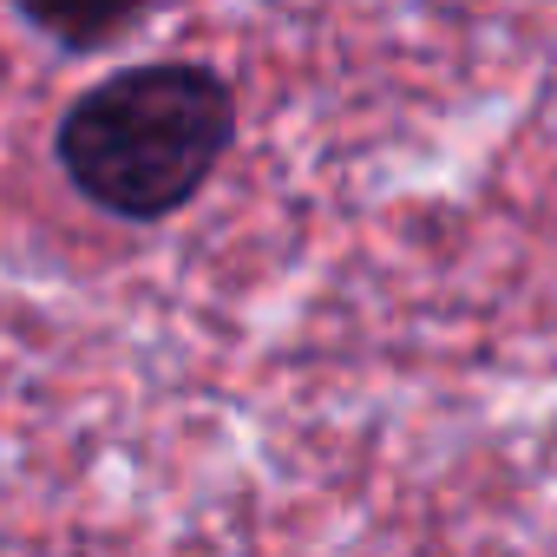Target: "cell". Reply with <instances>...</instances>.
Listing matches in <instances>:
<instances>
[{"instance_id":"7a4b0ae2","label":"cell","mask_w":557,"mask_h":557,"mask_svg":"<svg viewBox=\"0 0 557 557\" xmlns=\"http://www.w3.org/2000/svg\"><path fill=\"white\" fill-rule=\"evenodd\" d=\"M14 8L47 34V40H60L66 53H92V47H106L145 0H14Z\"/></svg>"},{"instance_id":"6da1fadb","label":"cell","mask_w":557,"mask_h":557,"mask_svg":"<svg viewBox=\"0 0 557 557\" xmlns=\"http://www.w3.org/2000/svg\"><path fill=\"white\" fill-rule=\"evenodd\" d=\"M236 138V92L216 66L158 60L86 86L60 119L66 184L125 223H158L184 210Z\"/></svg>"}]
</instances>
